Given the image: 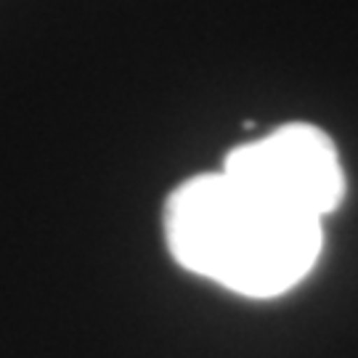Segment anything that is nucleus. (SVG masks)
Returning <instances> with one entry per match:
<instances>
[{
    "instance_id": "obj_1",
    "label": "nucleus",
    "mask_w": 358,
    "mask_h": 358,
    "mask_svg": "<svg viewBox=\"0 0 358 358\" xmlns=\"http://www.w3.org/2000/svg\"><path fill=\"white\" fill-rule=\"evenodd\" d=\"M165 239L178 266L244 297L289 292L324 247L319 217L276 205L223 170L167 196Z\"/></svg>"
},
{
    "instance_id": "obj_2",
    "label": "nucleus",
    "mask_w": 358,
    "mask_h": 358,
    "mask_svg": "<svg viewBox=\"0 0 358 358\" xmlns=\"http://www.w3.org/2000/svg\"><path fill=\"white\" fill-rule=\"evenodd\" d=\"M223 173L276 205L324 217L345 199V173L334 141L308 122L282 125L260 141L236 146Z\"/></svg>"
}]
</instances>
